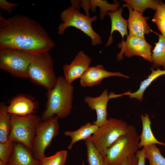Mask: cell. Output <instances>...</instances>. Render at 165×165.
<instances>
[{"instance_id": "1", "label": "cell", "mask_w": 165, "mask_h": 165, "mask_svg": "<svg viewBox=\"0 0 165 165\" xmlns=\"http://www.w3.org/2000/svg\"><path fill=\"white\" fill-rule=\"evenodd\" d=\"M55 46L37 21L18 14L5 18L0 13V49L18 50L37 55L49 52Z\"/></svg>"}, {"instance_id": "2", "label": "cell", "mask_w": 165, "mask_h": 165, "mask_svg": "<svg viewBox=\"0 0 165 165\" xmlns=\"http://www.w3.org/2000/svg\"><path fill=\"white\" fill-rule=\"evenodd\" d=\"M74 90L73 85L68 83L64 76H59L54 87L47 90L46 109L42 114L41 120H46L55 115L60 119L68 116L73 107Z\"/></svg>"}, {"instance_id": "3", "label": "cell", "mask_w": 165, "mask_h": 165, "mask_svg": "<svg viewBox=\"0 0 165 165\" xmlns=\"http://www.w3.org/2000/svg\"><path fill=\"white\" fill-rule=\"evenodd\" d=\"M139 136L134 126L129 125L125 134L119 137L107 150L105 165H119L135 155L139 148Z\"/></svg>"}, {"instance_id": "4", "label": "cell", "mask_w": 165, "mask_h": 165, "mask_svg": "<svg viewBox=\"0 0 165 165\" xmlns=\"http://www.w3.org/2000/svg\"><path fill=\"white\" fill-rule=\"evenodd\" d=\"M60 17L62 22L58 27L59 34L63 35L67 28L73 27L79 29L89 37L93 46L102 43L100 36L94 30L92 26V22L97 19V16H87L71 6L61 13Z\"/></svg>"}, {"instance_id": "5", "label": "cell", "mask_w": 165, "mask_h": 165, "mask_svg": "<svg viewBox=\"0 0 165 165\" xmlns=\"http://www.w3.org/2000/svg\"><path fill=\"white\" fill-rule=\"evenodd\" d=\"M129 125L121 119L110 118L88 139L104 158L108 149L128 131Z\"/></svg>"}, {"instance_id": "6", "label": "cell", "mask_w": 165, "mask_h": 165, "mask_svg": "<svg viewBox=\"0 0 165 165\" xmlns=\"http://www.w3.org/2000/svg\"><path fill=\"white\" fill-rule=\"evenodd\" d=\"M53 58L49 52L35 55L28 70V78L36 85L47 90L55 86L57 78L53 69Z\"/></svg>"}, {"instance_id": "7", "label": "cell", "mask_w": 165, "mask_h": 165, "mask_svg": "<svg viewBox=\"0 0 165 165\" xmlns=\"http://www.w3.org/2000/svg\"><path fill=\"white\" fill-rule=\"evenodd\" d=\"M41 120L35 114L24 116L11 114V128L8 139L22 144L32 151L36 127Z\"/></svg>"}, {"instance_id": "8", "label": "cell", "mask_w": 165, "mask_h": 165, "mask_svg": "<svg viewBox=\"0 0 165 165\" xmlns=\"http://www.w3.org/2000/svg\"><path fill=\"white\" fill-rule=\"evenodd\" d=\"M35 56L21 50L0 49V68L13 76L28 78V68Z\"/></svg>"}, {"instance_id": "9", "label": "cell", "mask_w": 165, "mask_h": 165, "mask_svg": "<svg viewBox=\"0 0 165 165\" xmlns=\"http://www.w3.org/2000/svg\"><path fill=\"white\" fill-rule=\"evenodd\" d=\"M56 116L37 125L32 149L34 158L40 161L46 156L45 152L53 139L59 134L58 119Z\"/></svg>"}, {"instance_id": "10", "label": "cell", "mask_w": 165, "mask_h": 165, "mask_svg": "<svg viewBox=\"0 0 165 165\" xmlns=\"http://www.w3.org/2000/svg\"><path fill=\"white\" fill-rule=\"evenodd\" d=\"M118 47L121 50L117 55L118 61L123 59L124 54L126 57L138 56L152 62L151 53L152 46L146 41L145 38L128 35L126 40H122L118 43Z\"/></svg>"}, {"instance_id": "11", "label": "cell", "mask_w": 165, "mask_h": 165, "mask_svg": "<svg viewBox=\"0 0 165 165\" xmlns=\"http://www.w3.org/2000/svg\"><path fill=\"white\" fill-rule=\"evenodd\" d=\"M92 59L81 50L77 53L69 64H66L63 67L64 77L69 83L72 84L77 79H80L90 67Z\"/></svg>"}, {"instance_id": "12", "label": "cell", "mask_w": 165, "mask_h": 165, "mask_svg": "<svg viewBox=\"0 0 165 165\" xmlns=\"http://www.w3.org/2000/svg\"><path fill=\"white\" fill-rule=\"evenodd\" d=\"M113 76L129 78L120 72L108 71L103 65L98 64L87 69L80 79V84L83 87H92L100 84L104 79Z\"/></svg>"}, {"instance_id": "13", "label": "cell", "mask_w": 165, "mask_h": 165, "mask_svg": "<svg viewBox=\"0 0 165 165\" xmlns=\"http://www.w3.org/2000/svg\"><path fill=\"white\" fill-rule=\"evenodd\" d=\"M110 99L108 90L105 89L99 96L93 97L87 96L84 97V101L92 110H95L97 118L93 123L98 127L104 124L107 120V106Z\"/></svg>"}, {"instance_id": "14", "label": "cell", "mask_w": 165, "mask_h": 165, "mask_svg": "<svg viewBox=\"0 0 165 165\" xmlns=\"http://www.w3.org/2000/svg\"><path fill=\"white\" fill-rule=\"evenodd\" d=\"M123 7H127L129 11V17L127 20L129 35L145 38V35L149 33L151 31L147 23L149 17L143 16L142 14L133 10L127 3L123 4Z\"/></svg>"}, {"instance_id": "15", "label": "cell", "mask_w": 165, "mask_h": 165, "mask_svg": "<svg viewBox=\"0 0 165 165\" xmlns=\"http://www.w3.org/2000/svg\"><path fill=\"white\" fill-rule=\"evenodd\" d=\"M38 103L30 97L23 94L14 97L7 106L8 112L11 114L24 116L35 114L38 108Z\"/></svg>"}, {"instance_id": "16", "label": "cell", "mask_w": 165, "mask_h": 165, "mask_svg": "<svg viewBox=\"0 0 165 165\" xmlns=\"http://www.w3.org/2000/svg\"><path fill=\"white\" fill-rule=\"evenodd\" d=\"M31 151L22 144L15 142L7 165H40L41 161L34 158Z\"/></svg>"}, {"instance_id": "17", "label": "cell", "mask_w": 165, "mask_h": 165, "mask_svg": "<svg viewBox=\"0 0 165 165\" xmlns=\"http://www.w3.org/2000/svg\"><path fill=\"white\" fill-rule=\"evenodd\" d=\"M123 8V6L120 7L115 12L109 11L107 13V15L111 20V28L110 35L105 46H108L112 43V35L115 31H118L120 33L123 38L122 40H124L123 39L125 35L127 36L128 35L127 29L128 27V20L124 19L122 15Z\"/></svg>"}, {"instance_id": "18", "label": "cell", "mask_w": 165, "mask_h": 165, "mask_svg": "<svg viewBox=\"0 0 165 165\" xmlns=\"http://www.w3.org/2000/svg\"><path fill=\"white\" fill-rule=\"evenodd\" d=\"M99 127L93 123L87 122L75 130L65 131L64 135L69 137L71 139V142L68 147V149L71 150L74 144L79 141L85 140L89 138L97 131Z\"/></svg>"}, {"instance_id": "19", "label": "cell", "mask_w": 165, "mask_h": 165, "mask_svg": "<svg viewBox=\"0 0 165 165\" xmlns=\"http://www.w3.org/2000/svg\"><path fill=\"white\" fill-rule=\"evenodd\" d=\"M141 119L142 125V130L139 136V148L155 144L165 146L164 143L158 141L155 137L151 129V121L147 114H142Z\"/></svg>"}, {"instance_id": "20", "label": "cell", "mask_w": 165, "mask_h": 165, "mask_svg": "<svg viewBox=\"0 0 165 165\" xmlns=\"http://www.w3.org/2000/svg\"><path fill=\"white\" fill-rule=\"evenodd\" d=\"M164 75H165V69L163 70L158 68L156 70H155L152 68V73L146 79L141 82L140 88L137 91L131 93L129 91L122 94L116 95V96L118 97L123 95H128L130 98H135L139 101H141L143 99V94L148 86L156 78Z\"/></svg>"}, {"instance_id": "21", "label": "cell", "mask_w": 165, "mask_h": 165, "mask_svg": "<svg viewBox=\"0 0 165 165\" xmlns=\"http://www.w3.org/2000/svg\"><path fill=\"white\" fill-rule=\"evenodd\" d=\"M120 1H115L113 4L109 3L106 0H86V3L88 9H90L93 13L96 11V8L98 7L100 9V18L103 20L108 12H114L117 10L119 7Z\"/></svg>"}, {"instance_id": "22", "label": "cell", "mask_w": 165, "mask_h": 165, "mask_svg": "<svg viewBox=\"0 0 165 165\" xmlns=\"http://www.w3.org/2000/svg\"><path fill=\"white\" fill-rule=\"evenodd\" d=\"M11 128V114L7 111V106L4 102L0 105V142L8 139Z\"/></svg>"}, {"instance_id": "23", "label": "cell", "mask_w": 165, "mask_h": 165, "mask_svg": "<svg viewBox=\"0 0 165 165\" xmlns=\"http://www.w3.org/2000/svg\"><path fill=\"white\" fill-rule=\"evenodd\" d=\"M158 41L152 51L153 66L154 67L162 66L165 69V38L162 35H158Z\"/></svg>"}, {"instance_id": "24", "label": "cell", "mask_w": 165, "mask_h": 165, "mask_svg": "<svg viewBox=\"0 0 165 165\" xmlns=\"http://www.w3.org/2000/svg\"><path fill=\"white\" fill-rule=\"evenodd\" d=\"M87 150V162L89 165H105L103 157L89 139L85 140Z\"/></svg>"}, {"instance_id": "25", "label": "cell", "mask_w": 165, "mask_h": 165, "mask_svg": "<svg viewBox=\"0 0 165 165\" xmlns=\"http://www.w3.org/2000/svg\"><path fill=\"white\" fill-rule=\"evenodd\" d=\"M145 156L149 161V165H165V158L155 144L145 147Z\"/></svg>"}, {"instance_id": "26", "label": "cell", "mask_w": 165, "mask_h": 165, "mask_svg": "<svg viewBox=\"0 0 165 165\" xmlns=\"http://www.w3.org/2000/svg\"><path fill=\"white\" fill-rule=\"evenodd\" d=\"M134 10L142 14L145 10L150 8L156 10L157 5L161 1L157 0H124Z\"/></svg>"}, {"instance_id": "27", "label": "cell", "mask_w": 165, "mask_h": 165, "mask_svg": "<svg viewBox=\"0 0 165 165\" xmlns=\"http://www.w3.org/2000/svg\"><path fill=\"white\" fill-rule=\"evenodd\" d=\"M68 153L66 150L59 151L52 156L45 157L41 161L40 165H64L67 159Z\"/></svg>"}, {"instance_id": "28", "label": "cell", "mask_w": 165, "mask_h": 165, "mask_svg": "<svg viewBox=\"0 0 165 165\" xmlns=\"http://www.w3.org/2000/svg\"><path fill=\"white\" fill-rule=\"evenodd\" d=\"M14 143L9 139L5 142H0V161L7 164L13 152Z\"/></svg>"}, {"instance_id": "29", "label": "cell", "mask_w": 165, "mask_h": 165, "mask_svg": "<svg viewBox=\"0 0 165 165\" xmlns=\"http://www.w3.org/2000/svg\"><path fill=\"white\" fill-rule=\"evenodd\" d=\"M18 6L17 3H11L5 0H0V9L6 11L9 14H12L13 8Z\"/></svg>"}, {"instance_id": "30", "label": "cell", "mask_w": 165, "mask_h": 165, "mask_svg": "<svg viewBox=\"0 0 165 165\" xmlns=\"http://www.w3.org/2000/svg\"><path fill=\"white\" fill-rule=\"evenodd\" d=\"M154 17L165 20V3L161 1L157 5Z\"/></svg>"}, {"instance_id": "31", "label": "cell", "mask_w": 165, "mask_h": 165, "mask_svg": "<svg viewBox=\"0 0 165 165\" xmlns=\"http://www.w3.org/2000/svg\"><path fill=\"white\" fill-rule=\"evenodd\" d=\"M152 21L156 24L158 29L162 33V35L165 38V20L154 17Z\"/></svg>"}, {"instance_id": "32", "label": "cell", "mask_w": 165, "mask_h": 165, "mask_svg": "<svg viewBox=\"0 0 165 165\" xmlns=\"http://www.w3.org/2000/svg\"><path fill=\"white\" fill-rule=\"evenodd\" d=\"M145 147H144L142 149L138 150L136 152L135 155L138 158V165H145Z\"/></svg>"}, {"instance_id": "33", "label": "cell", "mask_w": 165, "mask_h": 165, "mask_svg": "<svg viewBox=\"0 0 165 165\" xmlns=\"http://www.w3.org/2000/svg\"><path fill=\"white\" fill-rule=\"evenodd\" d=\"M138 158L135 155L119 165H138Z\"/></svg>"}, {"instance_id": "34", "label": "cell", "mask_w": 165, "mask_h": 165, "mask_svg": "<svg viewBox=\"0 0 165 165\" xmlns=\"http://www.w3.org/2000/svg\"><path fill=\"white\" fill-rule=\"evenodd\" d=\"M72 6L78 10H79L80 6V1L79 0H71Z\"/></svg>"}, {"instance_id": "35", "label": "cell", "mask_w": 165, "mask_h": 165, "mask_svg": "<svg viewBox=\"0 0 165 165\" xmlns=\"http://www.w3.org/2000/svg\"><path fill=\"white\" fill-rule=\"evenodd\" d=\"M0 165H7V164L0 161Z\"/></svg>"}, {"instance_id": "36", "label": "cell", "mask_w": 165, "mask_h": 165, "mask_svg": "<svg viewBox=\"0 0 165 165\" xmlns=\"http://www.w3.org/2000/svg\"><path fill=\"white\" fill-rule=\"evenodd\" d=\"M82 165H85V164L84 162L82 163Z\"/></svg>"}]
</instances>
